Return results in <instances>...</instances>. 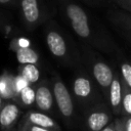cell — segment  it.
<instances>
[{
    "mask_svg": "<svg viewBox=\"0 0 131 131\" xmlns=\"http://www.w3.org/2000/svg\"><path fill=\"white\" fill-rule=\"evenodd\" d=\"M60 10L74 33L88 46L113 54L119 51L116 43L101 28L95 26L87 11L73 0H61Z\"/></svg>",
    "mask_w": 131,
    "mask_h": 131,
    "instance_id": "6da1fadb",
    "label": "cell"
},
{
    "mask_svg": "<svg viewBox=\"0 0 131 131\" xmlns=\"http://www.w3.org/2000/svg\"><path fill=\"white\" fill-rule=\"evenodd\" d=\"M45 43L50 54L66 66H75L82 61V55L75 43L54 20H48L45 29Z\"/></svg>",
    "mask_w": 131,
    "mask_h": 131,
    "instance_id": "7a4b0ae2",
    "label": "cell"
},
{
    "mask_svg": "<svg viewBox=\"0 0 131 131\" xmlns=\"http://www.w3.org/2000/svg\"><path fill=\"white\" fill-rule=\"evenodd\" d=\"M82 61L86 62L92 79L107 97L115 71L98 52L88 45L82 48Z\"/></svg>",
    "mask_w": 131,
    "mask_h": 131,
    "instance_id": "3957f363",
    "label": "cell"
},
{
    "mask_svg": "<svg viewBox=\"0 0 131 131\" xmlns=\"http://www.w3.org/2000/svg\"><path fill=\"white\" fill-rule=\"evenodd\" d=\"M19 13L23 26L28 31L39 27L46 17V12L41 0H18Z\"/></svg>",
    "mask_w": 131,
    "mask_h": 131,
    "instance_id": "277c9868",
    "label": "cell"
},
{
    "mask_svg": "<svg viewBox=\"0 0 131 131\" xmlns=\"http://www.w3.org/2000/svg\"><path fill=\"white\" fill-rule=\"evenodd\" d=\"M52 90L54 101L62 117L70 119L74 115V101L72 94L57 73L52 76Z\"/></svg>",
    "mask_w": 131,
    "mask_h": 131,
    "instance_id": "5b68a950",
    "label": "cell"
},
{
    "mask_svg": "<svg viewBox=\"0 0 131 131\" xmlns=\"http://www.w3.org/2000/svg\"><path fill=\"white\" fill-rule=\"evenodd\" d=\"M72 92L79 101L85 102L90 100L95 93L94 80L87 72H78L73 79Z\"/></svg>",
    "mask_w": 131,
    "mask_h": 131,
    "instance_id": "8992f818",
    "label": "cell"
},
{
    "mask_svg": "<svg viewBox=\"0 0 131 131\" xmlns=\"http://www.w3.org/2000/svg\"><path fill=\"white\" fill-rule=\"evenodd\" d=\"M36 90V106L43 113L50 112L55 103L53 90L50 87L48 80H42L35 86Z\"/></svg>",
    "mask_w": 131,
    "mask_h": 131,
    "instance_id": "52a82bcc",
    "label": "cell"
},
{
    "mask_svg": "<svg viewBox=\"0 0 131 131\" xmlns=\"http://www.w3.org/2000/svg\"><path fill=\"white\" fill-rule=\"evenodd\" d=\"M107 99L111 104V107L115 114L122 113V101H123V82L120 75V72L115 71L114 79L108 89Z\"/></svg>",
    "mask_w": 131,
    "mask_h": 131,
    "instance_id": "ba28073f",
    "label": "cell"
},
{
    "mask_svg": "<svg viewBox=\"0 0 131 131\" xmlns=\"http://www.w3.org/2000/svg\"><path fill=\"white\" fill-rule=\"evenodd\" d=\"M20 114L18 104L15 101L8 100L3 103L0 111V127L4 131H9L15 124Z\"/></svg>",
    "mask_w": 131,
    "mask_h": 131,
    "instance_id": "9c48e42d",
    "label": "cell"
},
{
    "mask_svg": "<svg viewBox=\"0 0 131 131\" xmlns=\"http://www.w3.org/2000/svg\"><path fill=\"white\" fill-rule=\"evenodd\" d=\"M86 123L90 131H101L110 123H112V116L106 110L96 107L88 114Z\"/></svg>",
    "mask_w": 131,
    "mask_h": 131,
    "instance_id": "30bf717a",
    "label": "cell"
},
{
    "mask_svg": "<svg viewBox=\"0 0 131 131\" xmlns=\"http://www.w3.org/2000/svg\"><path fill=\"white\" fill-rule=\"evenodd\" d=\"M23 122L29 123V124H32L35 126L47 128V129H50L53 131H60L58 124L51 117L47 116L45 113H42V112L30 111V112L26 113V115L23 118Z\"/></svg>",
    "mask_w": 131,
    "mask_h": 131,
    "instance_id": "8fae6325",
    "label": "cell"
},
{
    "mask_svg": "<svg viewBox=\"0 0 131 131\" xmlns=\"http://www.w3.org/2000/svg\"><path fill=\"white\" fill-rule=\"evenodd\" d=\"M14 78L15 76L7 71H4L0 75V96L4 100L15 101L16 99V93L14 88Z\"/></svg>",
    "mask_w": 131,
    "mask_h": 131,
    "instance_id": "7c38bea8",
    "label": "cell"
},
{
    "mask_svg": "<svg viewBox=\"0 0 131 131\" xmlns=\"http://www.w3.org/2000/svg\"><path fill=\"white\" fill-rule=\"evenodd\" d=\"M112 23L119 28L126 36L131 37V14L124 11H113L108 14Z\"/></svg>",
    "mask_w": 131,
    "mask_h": 131,
    "instance_id": "4fadbf2b",
    "label": "cell"
},
{
    "mask_svg": "<svg viewBox=\"0 0 131 131\" xmlns=\"http://www.w3.org/2000/svg\"><path fill=\"white\" fill-rule=\"evenodd\" d=\"M16 54V59L19 64H36L38 66L40 61V56L38 52L30 46L27 47H16L13 49Z\"/></svg>",
    "mask_w": 131,
    "mask_h": 131,
    "instance_id": "5bb4252c",
    "label": "cell"
},
{
    "mask_svg": "<svg viewBox=\"0 0 131 131\" xmlns=\"http://www.w3.org/2000/svg\"><path fill=\"white\" fill-rule=\"evenodd\" d=\"M20 75L30 85H36L40 78V71L36 64H20L17 69Z\"/></svg>",
    "mask_w": 131,
    "mask_h": 131,
    "instance_id": "9a60e30c",
    "label": "cell"
},
{
    "mask_svg": "<svg viewBox=\"0 0 131 131\" xmlns=\"http://www.w3.org/2000/svg\"><path fill=\"white\" fill-rule=\"evenodd\" d=\"M36 100V90L33 85H29L24 88L18 94L15 102L21 104L23 106H32Z\"/></svg>",
    "mask_w": 131,
    "mask_h": 131,
    "instance_id": "2e32d148",
    "label": "cell"
},
{
    "mask_svg": "<svg viewBox=\"0 0 131 131\" xmlns=\"http://www.w3.org/2000/svg\"><path fill=\"white\" fill-rule=\"evenodd\" d=\"M120 75L124 85L131 90V60L124 59L120 63Z\"/></svg>",
    "mask_w": 131,
    "mask_h": 131,
    "instance_id": "e0dca14e",
    "label": "cell"
},
{
    "mask_svg": "<svg viewBox=\"0 0 131 131\" xmlns=\"http://www.w3.org/2000/svg\"><path fill=\"white\" fill-rule=\"evenodd\" d=\"M123 82V81H122ZM123 117H131V90L123 83V101L122 113Z\"/></svg>",
    "mask_w": 131,
    "mask_h": 131,
    "instance_id": "ac0fdd59",
    "label": "cell"
},
{
    "mask_svg": "<svg viewBox=\"0 0 131 131\" xmlns=\"http://www.w3.org/2000/svg\"><path fill=\"white\" fill-rule=\"evenodd\" d=\"M30 84L20 76V75H16L15 76V78H14V88H15V93H16V98H17V96H18V94L20 93V91L24 89V88H26L27 86H29ZM16 100V99H15Z\"/></svg>",
    "mask_w": 131,
    "mask_h": 131,
    "instance_id": "d6986e66",
    "label": "cell"
},
{
    "mask_svg": "<svg viewBox=\"0 0 131 131\" xmlns=\"http://www.w3.org/2000/svg\"><path fill=\"white\" fill-rule=\"evenodd\" d=\"M21 129L25 130V131H53V130H50V129H47V128L35 126V125H32V124H29V123H25V122H23Z\"/></svg>",
    "mask_w": 131,
    "mask_h": 131,
    "instance_id": "ffe728a7",
    "label": "cell"
},
{
    "mask_svg": "<svg viewBox=\"0 0 131 131\" xmlns=\"http://www.w3.org/2000/svg\"><path fill=\"white\" fill-rule=\"evenodd\" d=\"M121 8L128 11L131 14V0H114Z\"/></svg>",
    "mask_w": 131,
    "mask_h": 131,
    "instance_id": "44dd1931",
    "label": "cell"
},
{
    "mask_svg": "<svg viewBox=\"0 0 131 131\" xmlns=\"http://www.w3.org/2000/svg\"><path fill=\"white\" fill-rule=\"evenodd\" d=\"M115 124H116V131H126L125 130V127H124V123H123L122 118L116 119L115 120Z\"/></svg>",
    "mask_w": 131,
    "mask_h": 131,
    "instance_id": "7402d4cb",
    "label": "cell"
},
{
    "mask_svg": "<svg viewBox=\"0 0 131 131\" xmlns=\"http://www.w3.org/2000/svg\"><path fill=\"white\" fill-rule=\"evenodd\" d=\"M126 131H131V117H122Z\"/></svg>",
    "mask_w": 131,
    "mask_h": 131,
    "instance_id": "603a6c76",
    "label": "cell"
},
{
    "mask_svg": "<svg viewBox=\"0 0 131 131\" xmlns=\"http://www.w3.org/2000/svg\"><path fill=\"white\" fill-rule=\"evenodd\" d=\"M18 0H0V5L2 6H14Z\"/></svg>",
    "mask_w": 131,
    "mask_h": 131,
    "instance_id": "cb8c5ba5",
    "label": "cell"
},
{
    "mask_svg": "<svg viewBox=\"0 0 131 131\" xmlns=\"http://www.w3.org/2000/svg\"><path fill=\"white\" fill-rule=\"evenodd\" d=\"M101 131H116V124H115V121L110 123L105 128H103Z\"/></svg>",
    "mask_w": 131,
    "mask_h": 131,
    "instance_id": "d4e9b609",
    "label": "cell"
},
{
    "mask_svg": "<svg viewBox=\"0 0 131 131\" xmlns=\"http://www.w3.org/2000/svg\"><path fill=\"white\" fill-rule=\"evenodd\" d=\"M2 105H3V98L0 96V111H1V108H2Z\"/></svg>",
    "mask_w": 131,
    "mask_h": 131,
    "instance_id": "484cf974",
    "label": "cell"
},
{
    "mask_svg": "<svg viewBox=\"0 0 131 131\" xmlns=\"http://www.w3.org/2000/svg\"><path fill=\"white\" fill-rule=\"evenodd\" d=\"M126 38H127V39L130 41V43H131V37H130V36H126Z\"/></svg>",
    "mask_w": 131,
    "mask_h": 131,
    "instance_id": "4316f807",
    "label": "cell"
},
{
    "mask_svg": "<svg viewBox=\"0 0 131 131\" xmlns=\"http://www.w3.org/2000/svg\"><path fill=\"white\" fill-rule=\"evenodd\" d=\"M20 131H25V130H23V129H21V130H20Z\"/></svg>",
    "mask_w": 131,
    "mask_h": 131,
    "instance_id": "83f0119b",
    "label": "cell"
}]
</instances>
